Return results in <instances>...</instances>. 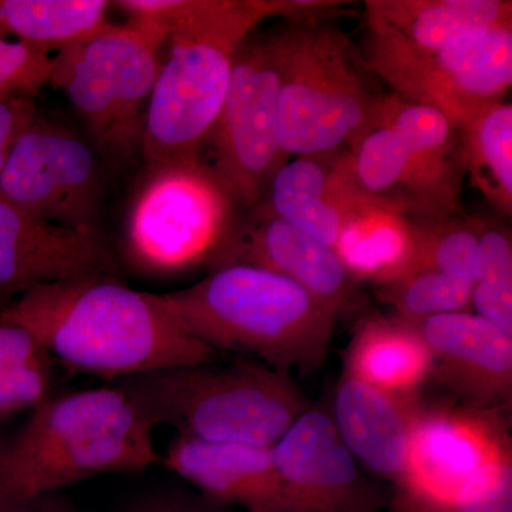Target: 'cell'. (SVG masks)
Masks as SVG:
<instances>
[{
	"label": "cell",
	"mask_w": 512,
	"mask_h": 512,
	"mask_svg": "<svg viewBox=\"0 0 512 512\" xmlns=\"http://www.w3.org/2000/svg\"><path fill=\"white\" fill-rule=\"evenodd\" d=\"M339 161L360 198L406 220L437 224L460 207L466 173L456 127L431 107L383 96L373 123Z\"/></svg>",
	"instance_id": "cell-6"
},
{
	"label": "cell",
	"mask_w": 512,
	"mask_h": 512,
	"mask_svg": "<svg viewBox=\"0 0 512 512\" xmlns=\"http://www.w3.org/2000/svg\"><path fill=\"white\" fill-rule=\"evenodd\" d=\"M165 464L221 507L245 512H286L284 485L272 447L207 443L177 436Z\"/></svg>",
	"instance_id": "cell-18"
},
{
	"label": "cell",
	"mask_w": 512,
	"mask_h": 512,
	"mask_svg": "<svg viewBox=\"0 0 512 512\" xmlns=\"http://www.w3.org/2000/svg\"><path fill=\"white\" fill-rule=\"evenodd\" d=\"M244 211L205 156L144 165L124 222L128 261L148 275L220 268Z\"/></svg>",
	"instance_id": "cell-8"
},
{
	"label": "cell",
	"mask_w": 512,
	"mask_h": 512,
	"mask_svg": "<svg viewBox=\"0 0 512 512\" xmlns=\"http://www.w3.org/2000/svg\"><path fill=\"white\" fill-rule=\"evenodd\" d=\"M279 143L286 157L346 150L375 120V93L340 30L315 19L276 29Z\"/></svg>",
	"instance_id": "cell-7"
},
{
	"label": "cell",
	"mask_w": 512,
	"mask_h": 512,
	"mask_svg": "<svg viewBox=\"0 0 512 512\" xmlns=\"http://www.w3.org/2000/svg\"><path fill=\"white\" fill-rule=\"evenodd\" d=\"M366 66L400 99L431 107L454 127L504 101L512 83V16L439 52L421 53L367 36Z\"/></svg>",
	"instance_id": "cell-10"
},
{
	"label": "cell",
	"mask_w": 512,
	"mask_h": 512,
	"mask_svg": "<svg viewBox=\"0 0 512 512\" xmlns=\"http://www.w3.org/2000/svg\"><path fill=\"white\" fill-rule=\"evenodd\" d=\"M471 305L504 333H512V242L504 228H483L474 256Z\"/></svg>",
	"instance_id": "cell-26"
},
{
	"label": "cell",
	"mask_w": 512,
	"mask_h": 512,
	"mask_svg": "<svg viewBox=\"0 0 512 512\" xmlns=\"http://www.w3.org/2000/svg\"><path fill=\"white\" fill-rule=\"evenodd\" d=\"M419 224L360 198L343 222L335 252L356 282L382 288L412 269Z\"/></svg>",
	"instance_id": "cell-23"
},
{
	"label": "cell",
	"mask_w": 512,
	"mask_h": 512,
	"mask_svg": "<svg viewBox=\"0 0 512 512\" xmlns=\"http://www.w3.org/2000/svg\"><path fill=\"white\" fill-rule=\"evenodd\" d=\"M153 424L116 386L47 399L15 440L0 446L23 500L106 473H130L158 460Z\"/></svg>",
	"instance_id": "cell-5"
},
{
	"label": "cell",
	"mask_w": 512,
	"mask_h": 512,
	"mask_svg": "<svg viewBox=\"0 0 512 512\" xmlns=\"http://www.w3.org/2000/svg\"><path fill=\"white\" fill-rule=\"evenodd\" d=\"M22 512H79L73 507V504L67 500L64 495L49 493L40 495L35 500L30 501Z\"/></svg>",
	"instance_id": "cell-35"
},
{
	"label": "cell",
	"mask_w": 512,
	"mask_h": 512,
	"mask_svg": "<svg viewBox=\"0 0 512 512\" xmlns=\"http://www.w3.org/2000/svg\"><path fill=\"white\" fill-rule=\"evenodd\" d=\"M168 30L128 18L53 57L50 84L59 87L107 164L140 158L147 107Z\"/></svg>",
	"instance_id": "cell-9"
},
{
	"label": "cell",
	"mask_w": 512,
	"mask_h": 512,
	"mask_svg": "<svg viewBox=\"0 0 512 512\" xmlns=\"http://www.w3.org/2000/svg\"><path fill=\"white\" fill-rule=\"evenodd\" d=\"M52 386L50 360L12 369H0V416L40 406Z\"/></svg>",
	"instance_id": "cell-31"
},
{
	"label": "cell",
	"mask_w": 512,
	"mask_h": 512,
	"mask_svg": "<svg viewBox=\"0 0 512 512\" xmlns=\"http://www.w3.org/2000/svg\"><path fill=\"white\" fill-rule=\"evenodd\" d=\"M316 0H121L128 18L168 30L141 137L144 165L204 156L242 43L269 18L315 19Z\"/></svg>",
	"instance_id": "cell-1"
},
{
	"label": "cell",
	"mask_w": 512,
	"mask_h": 512,
	"mask_svg": "<svg viewBox=\"0 0 512 512\" xmlns=\"http://www.w3.org/2000/svg\"><path fill=\"white\" fill-rule=\"evenodd\" d=\"M104 0H0V37L46 55L87 42L109 28Z\"/></svg>",
	"instance_id": "cell-24"
},
{
	"label": "cell",
	"mask_w": 512,
	"mask_h": 512,
	"mask_svg": "<svg viewBox=\"0 0 512 512\" xmlns=\"http://www.w3.org/2000/svg\"><path fill=\"white\" fill-rule=\"evenodd\" d=\"M464 173L497 211H512V107L507 101L456 128Z\"/></svg>",
	"instance_id": "cell-25"
},
{
	"label": "cell",
	"mask_w": 512,
	"mask_h": 512,
	"mask_svg": "<svg viewBox=\"0 0 512 512\" xmlns=\"http://www.w3.org/2000/svg\"><path fill=\"white\" fill-rule=\"evenodd\" d=\"M286 512H377L384 495L360 471L329 413L309 409L272 446Z\"/></svg>",
	"instance_id": "cell-14"
},
{
	"label": "cell",
	"mask_w": 512,
	"mask_h": 512,
	"mask_svg": "<svg viewBox=\"0 0 512 512\" xmlns=\"http://www.w3.org/2000/svg\"><path fill=\"white\" fill-rule=\"evenodd\" d=\"M234 264L285 276L338 316L356 298L357 282L335 249L282 221L265 204L242 214L220 268Z\"/></svg>",
	"instance_id": "cell-16"
},
{
	"label": "cell",
	"mask_w": 512,
	"mask_h": 512,
	"mask_svg": "<svg viewBox=\"0 0 512 512\" xmlns=\"http://www.w3.org/2000/svg\"><path fill=\"white\" fill-rule=\"evenodd\" d=\"M279 89L276 30H255L235 56L227 96L204 151L244 212L265 200L276 171L289 160L279 143Z\"/></svg>",
	"instance_id": "cell-11"
},
{
	"label": "cell",
	"mask_w": 512,
	"mask_h": 512,
	"mask_svg": "<svg viewBox=\"0 0 512 512\" xmlns=\"http://www.w3.org/2000/svg\"><path fill=\"white\" fill-rule=\"evenodd\" d=\"M28 329L74 372L123 377L198 365L224 356L191 336L154 298L117 276H90L37 286L2 312Z\"/></svg>",
	"instance_id": "cell-2"
},
{
	"label": "cell",
	"mask_w": 512,
	"mask_h": 512,
	"mask_svg": "<svg viewBox=\"0 0 512 512\" xmlns=\"http://www.w3.org/2000/svg\"><path fill=\"white\" fill-rule=\"evenodd\" d=\"M154 298L191 336L276 372H315L328 359L338 315L302 286L258 266H221Z\"/></svg>",
	"instance_id": "cell-3"
},
{
	"label": "cell",
	"mask_w": 512,
	"mask_h": 512,
	"mask_svg": "<svg viewBox=\"0 0 512 512\" xmlns=\"http://www.w3.org/2000/svg\"><path fill=\"white\" fill-rule=\"evenodd\" d=\"M30 501L23 500L9 478L0 454V512H22Z\"/></svg>",
	"instance_id": "cell-34"
},
{
	"label": "cell",
	"mask_w": 512,
	"mask_h": 512,
	"mask_svg": "<svg viewBox=\"0 0 512 512\" xmlns=\"http://www.w3.org/2000/svg\"><path fill=\"white\" fill-rule=\"evenodd\" d=\"M37 116L35 99H0V174L23 131Z\"/></svg>",
	"instance_id": "cell-32"
},
{
	"label": "cell",
	"mask_w": 512,
	"mask_h": 512,
	"mask_svg": "<svg viewBox=\"0 0 512 512\" xmlns=\"http://www.w3.org/2000/svg\"><path fill=\"white\" fill-rule=\"evenodd\" d=\"M511 454L501 409L416 404L406 473L397 491L450 508L478 471Z\"/></svg>",
	"instance_id": "cell-13"
},
{
	"label": "cell",
	"mask_w": 512,
	"mask_h": 512,
	"mask_svg": "<svg viewBox=\"0 0 512 512\" xmlns=\"http://www.w3.org/2000/svg\"><path fill=\"white\" fill-rule=\"evenodd\" d=\"M474 282L436 271H419L379 288L380 296L393 306L396 316L420 326L431 316L466 312L471 305Z\"/></svg>",
	"instance_id": "cell-27"
},
{
	"label": "cell",
	"mask_w": 512,
	"mask_h": 512,
	"mask_svg": "<svg viewBox=\"0 0 512 512\" xmlns=\"http://www.w3.org/2000/svg\"><path fill=\"white\" fill-rule=\"evenodd\" d=\"M512 16L505 0H367V36L421 53L439 52Z\"/></svg>",
	"instance_id": "cell-20"
},
{
	"label": "cell",
	"mask_w": 512,
	"mask_h": 512,
	"mask_svg": "<svg viewBox=\"0 0 512 512\" xmlns=\"http://www.w3.org/2000/svg\"><path fill=\"white\" fill-rule=\"evenodd\" d=\"M52 70V56L0 37V99H35L50 84Z\"/></svg>",
	"instance_id": "cell-29"
},
{
	"label": "cell",
	"mask_w": 512,
	"mask_h": 512,
	"mask_svg": "<svg viewBox=\"0 0 512 512\" xmlns=\"http://www.w3.org/2000/svg\"><path fill=\"white\" fill-rule=\"evenodd\" d=\"M392 512H394V511L392 510Z\"/></svg>",
	"instance_id": "cell-36"
},
{
	"label": "cell",
	"mask_w": 512,
	"mask_h": 512,
	"mask_svg": "<svg viewBox=\"0 0 512 512\" xmlns=\"http://www.w3.org/2000/svg\"><path fill=\"white\" fill-rule=\"evenodd\" d=\"M153 424L207 443L272 447L311 409L292 376L222 357L123 377L113 384Z\"/></svg>",
	"instance_id": "cell-4"
},
{
	"label": "cell",
	"mask_w": 512,
	"mask_h": 512,
	"mask_svg": "<svg viewBox=\"0 0 512 512\" xmlns=\"http://www.w3.org/2000/svg\"><path fill=\"white\" fill-rule=\"evenodd\" d=\"M119 272L103 234L50 224L0 198V301L37 286Z\"/></svg>",
	"instance_id": "cell-15"
},
{
	"label": "cell",
	"mask_w": 512,
	"mask_h": 512,
	"mask_svg": "<svg viewBox=\"0 0 512 512\" xmlns=\"http://www.w3.org/2000/svg\"><path fill=\"white\" fill-rule=\"evenodd\" d=\"M106 165L92 141L37 114L0 174V198L50 224L101 234Z\"/></svg>",
	"instance_id": "cell-12"
},
{
	"label": "cell",
	"mask_w": 512,
	"mask_h": 512,
	"mask_svg": "<svg viewBox=\"0 0 512 512\" xmlns=\"http://www.w3.org/2000/svg\"><path fill=\"white\" fill-rule=\"evenodd\" d=\"M483 228L480 222L453 221V218L437 224H419L409 274L436 271L474 282V256Z\"/></svg>",
	"instance_id": "cell-28"
},
{
	"label": "cell",
	"mask_w": 512,
	"mask_h": 512,
	"mask_svg": "<svg viewBox=\"0 0 512 512\" xmlns=\"http://www.w3.org/2000/svg\"><path fill=\"white\" fill-rule=\"evenodd\" d=\"M433 355L431 377L466 406L501 409L512 397V336L476 313L431 316L419 326Z\"/></svg>",
	"instance_id": "cell-17"
},
{
	"label": "cell",
	"mask_w": 512,
	"mask_h": 512,
	"mask_svg": "<svg viewBox=\"0 0 512 512\" xmlns=\"http://www.w3.org/2000/svg\"><path fill=\"white\" fill-rule=\"evenodd\" d=\"M339 153L286 161L261 202L282 221L333 249L357 198L340 168Z\"/></svg>",
	"instance_id": "cell-21"
},
{
	"label": "cell",
	"mask_w": 512,
	"mask_h": 512,
	"mask_svg": "<svg viewBox=\"0 0 512 512\" xmlns=\"http://www.w3.org/2000/svg\"><path fill=\"white\" fill-rule=\"evenodd\" d=\"M512 454L478 471L460 491L454 512H512ZM446 508V507H444Z\"/></svg>",
	"instance_id": "cell-30"
},
{
	"label": "cell",
	"mask_w": 512,
	"mask_h": 512,
	"mask_svg": "<svg viewBox=\"0 0 512 512\" xmlns=\"http://www.w3.org/2000/svg\"><path fill=\"white\" fill-rule=\"evenodd\" d=\"M416 404L343 373L330 417L357 463L397 487L406 473Z\"/></svg>",
	"instance_id": "cell-19"
},
{
	"label": "cell",
	"mask_w": 512,
	"mask_h": 512,
	"mask_svg": "<svg viewBox=\"0 0 512 512\" xmlns=\"http://www.w3.org/2000/svg\"><path fill=\"white\" fill-rule=\"evenodd\" d=\"M126 512H237L184 490L157 491L134 501Z\"/></svg>",
	"instance_id": "cell-33"
},
{
	"label": "cell",
	"mask_w": 512,
	"mask_h": 512,
	"mask_svg": "<svg viewBox=\"0 0 512 512\" xmlns=\"http://www.w3.org/2000/svg\"><path fill=\"white\" fill-rule=\"evenodd\" d=\"M433 372V355L419 326L399 316H372L360 323L345 353V373L403 400Z\"/></svg>",
	"instance_id": "cell-22"
}]
</instances>
